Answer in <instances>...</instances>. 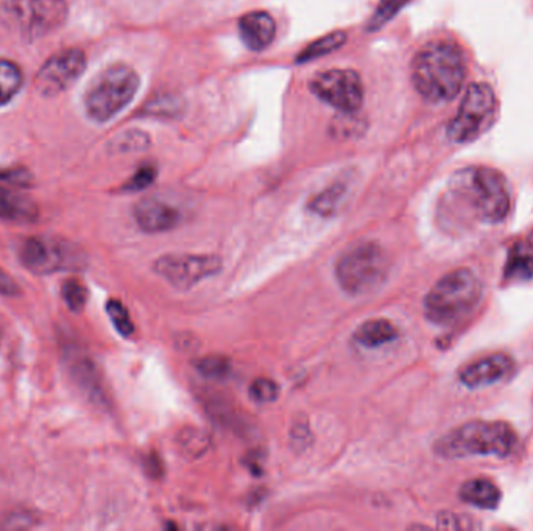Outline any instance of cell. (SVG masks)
Segmentation results:
<instances>
[{
	"instance_id": "cell-37",
	"label": "cell",
	"mask_w": 533,
	"mask_h": 531,
	"mask_svg": "<svg viewBox=\"0 0 533 531\" xmlns=\"http://www.w3.org/2000/svg\"><path fill=\"white\" fill-rule=\"evenodd\" d=\"M527 242H529V247L533 250V231L530 233L529 239H527Z\"/></svg>"
},
{
	"instance_id": "cell-16",
	"label": "cell",
	"mask_w": 533,
	"mask_h": 531,
	"mask_svg": "<svg viewBox=\"0 0 533 531\" xmlns=\"http://www.w3.org/2000/svg\"><path fill=\"white\" fill-rule=\"evenodd\" d=\"M239 33L245 46L253 52H262L272 46L276 36V22L265 11H253L239 19Z\"/></svg>"
},
{
	"instance_id": "cell-2",
	"label": "cell",
	"mask_w": 533,
	"mask_h": 531,
	"mask_svg": "<svg viewBox=\"0 0 533 531\" xmlns=\"http://www.w3.org/2000/svg\"><path fill=\"white\" fill-rule=\"evenodd\" d=\"M518 437L512 427L499 421H471L438 438L434 452L445 460L476 457H509Z\"/></svg>"
},
{
	"instance_id": "cell-36",
	"label": "cell",
	"mask_w": 533,
	"mask_h": 531,
	"mask_svg": "<svg viewBox=\"0 0 533 531\" xmlns=\"http://www.w3.org/2000/svg\"><path fill=\"white\" fill-rule=\"evenodd\" d=\"M21 293L18 282L8 275L4 268H0V295L18 296Z\"/></svg>"
},
{
	"instance_id": "cell-10",
	"label": "cell",
	"mask_w": 533,
	"mask_h": 531,
	"mask_svg": "<svg viewBox=\"0 0 533 531\" xmlns=\"http://www.w3.org/2000/svg\"><path fill=\"white\" fill-rule=\"evenodd\" d=\"M153 270L173 289L191 290L198 282L217 275L222 261L216 254H166L159 257Z\"/></svg>"
},
{
	"instance_id": "cell-11",
	"label": "cell",
	"mask_w": 533,
	"mask_h": 531,
	"mask_svg": "<svg viewBox=\"0 0 533 531\" xmlns=\"http://www.w3.org/2000/svg\"><path fill=\"white\" fill-rule=\"evenodd\" d=\"M312 94L342 113H356L364 102V83L350 69H329L318 72L309 83Z\"/></svg>"
},
{
	"instance_id": "cell-27",
	"label": "cell",
	"mask_w": 533,
	"mask_h": 531,
	"mask_svg": "<svg viewBox=\"0 0 533 531\" xmlns=\"http://www.w3.org/2000/svg\"><path fill=\"white\" fill-rule=\"evenodd\" d=\"M195 368L208 379L220 380L230 376L231 362L223 356H208L197 360Z\"/></svg>"
},
{
	"instance_id": "cell-24",
	"label": "cell",
	"mask_w": 533,
	"mask_h": 531,
	"mask_svg": "<svg viewBox=\"0 0 533 531\" xmlns=\"http://www.w3.org/2000/svg\"><path fill=\"white\" fill-rule=\"evenodd\" d=\"M505 278L510 281H530L533 279V256L523 248H513L505 264Z\"/></svg>"
},
{
	"instance_id": "cell-7",
	"label": "cell",
	"mask_w": 533,
	"mask_h": 531,
	"mask_svg": "<svg viewBox=\"0 0 533 531\" xmlns=\"http://www.w3.org/2000/svg\"><path fill=\"white\" fill-rule=\"evenodd\" d=\"M66 0H4L0 22L27 41L44 38L63 27L68 19Z\"/></svg>"
},
{
	"instance_id": "cell-13",
	"label": "cell",
	"mask_w": 533,
	"mask_h": 531,
	"mask_svg": "<svg viewBox=\"0 0 533 531\" xmlns=\"http://www.w3.org/2000/svg\"><path fill=\"white\" fill-rule=\"evenodd\" d=\"M513 370L515 362L509 356L495 354L466 365L460 370L459 379L465 387L477 390L498 384L501 380L507 379Z\"/></svg>"
},
{
	"instance_id": "cell-9",
	"label": "cell",
	"mask_w": 533,
	"mask_h": 531,
	"mask_svg": "<svg viewBox=\"0 0 533 531\" xmlns=\"http://www.w3.org/2000/svg\"><path fill=\"white\" fill-rule=\"evenodd\" d=\"M22 265L35 275H53L58 271H80L86 256L74 243L49 237H30L19 251Z\"/></svg>"
},
{
	"instance_id": "cell-33",
	"label": "cell",
	"mask_w": 533,
	"mask_h": 531,
	"mask_svg": "<svg viewBox=\"0 0 533 531\" xmlns=\"http://www.w3.org/2000/svg\"><path fill=\"white\" fill-rule=\"evenodd\" d=\"M438 527L448 528V530H471V528H479L481 525L474 524L471 517L457 516L452 513H442L438 516Z\"/></svg>"
},
{
	"instance_id": "cell-6",
	"label": "cell",
	"mask_w": 533,
	"mask_h": 531,
	"mask_svg": "<svg viewBox=\"0 0 533 531\" xmlns=\"http://www.w3.org/2000/svg\"><path fill=\"white\" fill-rule=\"evenodd\" d=\"M389 257L376 242L356 243L348 248L336 264L340 289L351 296L368 295L385 281Z\"/></svg>"
},
{
	"instance_id": "cell-8",
	"label": "cell",
	"mask_w": 533,
	"mask_h": 531,
	"mask_svg": "<svg viewBox=\"0 0 533 531\" xmlns=\"http://www.w3.org/2000/svg\"><path fill=\"white\" fill-rule=\"evenodd\" d=\"M495 91L485 83H474L466 89L459 113L449 122L448 138L457 144L476 141L491 127L496 119Z\"/></svg>"
},
{
	"instance_id": "cell-5",
	"label": "cell",
	"mask_w": 533,
	"mask_h": 531,
	"mask_svg": "<svg viewBox=\"0 0 533 531\" xmlns=\"http://www.w3.org/2000/svg\"><path fill=\"white\" fill-rule=\"evenodd\" d=\"M141 85L138 72L128 64H113L96 75L85 94V110L94 122H108L127 108Z\"/></svg>"
},
{
	"instance_id": "cell-1",
	"label": "cell",
	"mask_w": 533,
	"mask_h": 531,
	"mask_svg": "<svg viewBox=\"0 0 533 531\" xmlns=\"http://www.w3.org/2000/svg\"><path fill=\"white\" fill-rule=\"evenodd\" d=\"M466 63L462 50L451 41L426 44L412 61V83L428 102L456 99L465 83Z\"/></svg>"
},
{
	"instance_id": "cell-4",
	"label": "cell",
	"mask_w": 533,
	"mask_h": 531,
	"mask_svg": "<svg viewBox=\"0 0 533 531\" xmlns=\"http://www.w3.org/2000/svg\"><path fill=\"white\" fill-rule=\"evenodd\" d=\"M456 192L468 203L474 217L484 223H499L509 215L510 192L504 175L490 167H473L460 173Z\"/></svg>"
},
{
	"instance_id": "cell-32",
	"label": "cell",
	"mask_w": 533,
	"mask_h": 531,
	"mask_svg": "<svg viewBox=\"0 0 533 531\" xmlns=\"http://www.w3.org/2000/svg\"><path fill=\"white\" fill-rule=\"evenodd\" d=\"M156 180V167L152 164H145L139 167L138 172L131 176L128 183L125 184V192H139V190L147 189L152 186L153 181Z\"/></svg>"
},
{
	"instance_id": "cell-28",
	"label": "cell",
	"mask_w": 533,
	"mask_h": 531,
	"mask_svg": "<svg viewBox=\"0 0 533 531\" xmlns=\"http://www.w3.org/2000/svg\"><path fill=\"white\" fill-rule=\"evenodd\" d=\"M106 313L108 317L113 321L114 328L119 334L124 335V337H130L135 332V324L131 321L130 313H128L127 307L117 301V299H110L106 303Z\"/></svg>"
},
{
	"instance_id": "cell-14",
	"label": "cell",
	"mask_w": 533,
	"mask_h": 531,
	"mask_svg": "<svg viewBox=\"0 0 533 531\" xmlns=\"http://www.w3.org/2000/svg\"><path fill=\"white\" fill-rule=\"evenodd\" d=\"M136 223L144 233L161 234L177 228L181 214L172 204L156 197L142 198L133 209Z\"/></svg>"
},
{
	"instance_id": "cell-15",
	"label": "cell",
	"mask_w": 533,
	"mask_h": 531,
	"mask_svg": "<svg viewBox=\"0 0 533 531\" xmlns=\"http://www.w3.org/2000/svg\"><path fill=\"white\" fill-rule=\"evenodd\" d=\"M64 359L68 362L69 373L75 384L82 388L83 393L88 394L92 401L105 402V393H103L102 382H100L99 371L96 363L92 362L91 357L77 346L71 345L64 351Z\"/></svg>"
},
{
	"instance_id": "cell-25",
	"label": "cell",
	"mask_w": 533,
	"mask_h": 531,
	"mask_svg": "<svg viewBox=\"0 0 533 531\" xmlns=\"http://www.w3.org/2000/svg\"><path fill=\"white\" fill-rule=\"evenodd\" d=\"M410 0H379L378 7H376L375 13L371 16L370 22H368V32H378L384 27L385 24H389L399 11L403 10Z\"/></svg>"
},
{
	"instance_id": "cell-23",
	"label": "cell",
	"mask_w": 533,
	"mask_h": 531,
	"mask_svg": "<svg viewBox=\"0 0 533 531\" xmlns=\"http://www.w3.org/2000/svg\"><path fill=\"white\" fill-rule=\"evenodd\" d=\"M22 72L15 63L0 60V108L15 99L22 86Z\"/></svg>"
},
{
	"instance_id": "cell-17",
	"label": "cell",
	"mask_w": 533,
	"mask_h": 531,
	"mask_svg": "<svg viewBox=\"0 0 533 531\" xmlns=\"http://www.w3.org/2000/svg\"><path fill=\"white\" fill-rule=\"evenodd\" d=\"M38 214V206L32 200L0 187V219L11 223H33Z\"/></svg>"
},
{
	"instance_id": "cell-34",
	"label": "cell",
	"mask_w": 533,
	"mask_h": 531,
	"mask_svg": "<svg viewBox=\"0 0 533 531\" xmlns=\"http://www.w3.org/2000/svg\"><path fill=\"white\" fill-rule=\"evenodd\" d=\"M290 438H292V444L295 447H300V451H306V447L311 444L312 435L311 429H309L308 422H298L293 426L292 432H290Z\"/></svg>"
},
{
	"instance_id": "cell-31",
	"label": "cell",
	"mask_w": 533,
	"mask_h": 531,
	"mask_svg": "<svg viewBox=\"0 0 533 531\" xmlns=\"http://www.w3.org/2000/svg\"><path fill=\"white\" fill-rule=\"evenodd\" d=\"M250 396L253 401L259 404H270L275 402L279 396V387L275 380L267 379V377H259L253 380L250 385Z\"/></svg>"
},
{
	"instance_id": "cell-30",
	"label": "cell",
	"mask_w": 533,
	"mask_h": 531,
	"mask_svg": "<svg viewBox=\"0 0 533 531\" xmlns=\"http://www.w3.org/2000/svg\"><path fill=\"white\" fill-rule=\"evenodd\" d=\"M147 147H150L149 134L139 130L125 131L114 141V148L117 152H141Z\"/></svg>"
},
{
	"instance_id": "cell-26",
	"label": "cell",
	"mask_w": 533,
	"mask_h": 531,
	"mask_svg": "<svg viewBox=\"0 0 533 531\" xmlns=\"http://www.w3.org/2000/svg\"><path fill=\"white\" fill-rule=\"evenodd\" d=\"M181 102L178 97L166 94L163 97H156V99L150 100L145 105V116L164 117V119H170V117H178L181 114Z\"/></svg>"
},
{
	"instance_id": "cell-20",
	"label": "cell",
	"mask_w": 533,
	"mask_h": 531,
	"mask_svg": "<svg viewBox=\"0 0 533 531\" xmlns=\"http://www.w3.org/2000/svg\"><path fill=\"white\" fill-rule=\"evenodd\" d=\"M346 186L343 183H334L326 187L320 194L315 195L309 201L308 209L320 217H332L339 211L340 204L345 198Z\"/></svg>"
},
{
	"instance_id": "cell-21",
	"label": "cell",
	"mask_w": 533,
	"mask_h": 531,
	"mask_svg": "<svg viewBox=\"0 0 533 531\" xmlns=\"http://www.w3.org/2000/svg\"><path fill=\"white\" fill-rule=\"evenodd\" d=\"M345 43V32L328 33V35L322 36V38H318L314 43L309 44L308 47H304L297 57V63H309V61L326 57L329 53L336 52L340 47L345 46Z\"/></svg>"
},
{
	"instance_id": "cell-12",
	"label": "cell",
	"mask_w": 533,
	"mask_h": 531,
	"mask_svg": "<svg viewBox=\"0 0 533 531\" xmlns=\"http://www.w3.org/2000/svg\"><path fill=\"white\" fill-rule=\"evenodd\" d=\"M86 69L85 53L80 49H68L50 57L39 69L35 89L43 97H55L68 91Z\"/></svg>"
},
{
	"instance_id": "cell-35",
	"label": "cell",
	"mask_w": 533,
	"mask_h": 531,
	"mask_svg": "<svg viewBox=\"0 0 533 531\" xmlns=\"http://www.w3.org/2000/svg\"><path fill=\"white\" fill-rule=\"evenodd\" d=\"M0 181L11 184V186L24 187L29 186L32 176L27 170L22 169L0 170Z\"/></svg>"
},
{
	"instance_id": "cell-22",
	"label": "cell",
	"mask_w": 533,
	"mask_h": 531,
	"mask_svg": "<svg viewBox=\"0 0 533 531\" xmlns=\"http://www.w3.org/2000/svg\"><path fill=\"white\" fill-rule=\"evenodd\" d=\"M178 449L186 458H200L208 452L211 438L205 430L189 427L178 433Z\"/></svg>"
},
{
	"instance_id": "cell-3",
	"label": "cell",
	"mask_w": 533,
	"mask_h": 531,
	"mask_svg": "<svg viewBox=\"0 0 533 531\" xmlns=\"http://www.w3.org/2000/svg\"><path fill=\"white\" fill-rule=\"evenodd\" d=\"M481 279L468 268L451 271L429 290L424 299V315L437 326L459 323L481 301Z\"/></svg>"
},
{
	"instance_id": "cell-18",
	"label": "cell",
	"mask_w": 533,
	"mask_h": 531,
	"mask_svg": "<svg viewBox=\"0 0 533 531\" xmlns=\"http://www.w3.org/2000/svg\"><path fill=\"white\" fill-rule=\"evenodd\" d=\"M460 499L482 510H495L501 503V491L487 479L468 480L459 491Z\"/></svg>"
},
{
	"instance_id": "cell-29",
	"label": "cell",
	"mask_w": 533,
	"mask_h": 531,
	"mask_svg": "<svg viewBox=\"0 0 533 531\" xmlns=\"http://www.w3.org/2000/svg\"><path fill=\"white\" fill-rule=\"evenodd\" d=\"M61 296L72 312H82L88 303V290L77 279H68L61 287Z\"/></svg>"
},
{
	"instance_id": "cell-19",
	"label": "cell",
	"mask_w": 533,
	"mask_h": 531,
	"mask_svg": "<svg viewBox=\"0 0 533 531\" xmlns=\"http://www.w3.org/2000/svg\"><path fill=\"white\" fill-rule=\"evenodd\" d=\"M398 337V329L389 320L379 318L362 323L354 332V340L364 348H379Z\"/></svg>"
}]
</instances>
